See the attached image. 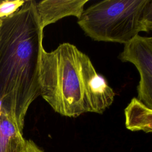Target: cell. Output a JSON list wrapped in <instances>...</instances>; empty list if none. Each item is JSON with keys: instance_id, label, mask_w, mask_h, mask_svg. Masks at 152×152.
I'll list each match as a JSON object with an SVG mask.
<instances>
[{"instance_id": "obj_7", "label": "cell", "mask_w": 152, "mask_h": 152, "mask_svg": "<svg viewBox=\"0 0 152 152\" xmlns=\"http://www.w3.org/2000/svg\"><path fill=\"white\" fill-rule=\"evenodd\" d=\"M125 125L132 131H152V109L137 98L134 97L124 110Z\"/></svg>"}, {"instance_id": "obj_8", "label": "cell", "mask_w": 152, "mask_h": 152, "mask_svg": "<svg viewBox=\"0 0 152 152\" xmlns=\"http://www.w3.org/2000/svg\"><path fill=\"white\" fill-rule=\"evenodd\" d=\"M26 1H0V19L7 17L17 11L24 4Z\"/></svg>"}, {"instance_id": "obj_10", "label": "cell", "mask_w": 152, "mask_h": 152, "mask_svg": "<svg viewBox=\"0 0 152 152\" xmlns=\"http://www.w3.org/2000/svg\"><path fill=\"white\" fill-rule=\"evenodd\" d=\"M1 20L0 19V25H1Z\"/></svg>"}, {"instance_id": "obj_5", "label": "cell", "mask_w": 152, "mask_h": 152, "mask_svg": "<svg viewBox=\"0 0 152 152\" xmlns=\"http://www.w3.org/2000/svg\"><path fill=\"white\" fill-rule=\"evenodd\" d=\"M88 0H43L36 1V9L42 30L50 24L68 16L78 19Z\"/></svg>"}, {"instance_id": "obj_3", "label": "cell", "mask_w": 152, "mask_h": 152, "mask_svg": "<svg viewBox=\"0 0 152 152\" xmlns=\"http://www.w3.org/2000/svg\"><path fill=\"white\" fill-rule=\"evenodd\" d=\"M77 23L94 40L125 44L152 30V1H99L84 10Z\"/></svg>"}, {"instance_id": "obj_1", "label": "cell", "mask_w": 152, "mask_h": 152, "mask_svg": "<svg viewBox=\"0 0 152 152\" xmlns=\"http://www.w3.org/2000/svg\"><path fill=\"white\" fill-rule=\"evenodd\" d=\"M1 20L0 101L23 129L28 107L40 96L43 30L33 0L26 1L17 11Z\"/></svg>"}, {"instance_id": "obj_9", "label": "cell", "mask_w": 152, "mask_h": 152, "mask_svg": "<svg viewBox=\"0 0 152 152\" xmlns=\"http://www.w3.org/2000/svg\"><path fill=\"white\" fill-rule=\"evenodd\" d=\"M24 152H44V151L40 148H39L33 141L31 140H27L26 141V148Z\"/></svg>"}, {"instance_id": "obj_2", "label": "cell", "mask_w": 152, "mask_h": 152, "mask_svg": "<svg viewBox=\"0 0 152 152\" xmlns=\"http://www.w3.org/2000/svg\"><path fill=\"white\" fill-rule=\"evenodd\" d=\"M40 91L55 112L70 118L87 112L102 114L115 95L89 57L69 43L51 52L42 48Z\"/></svg>"}, {"instance_id": "obj_6", "label": "cell", "mask_w": 152, "mask_h": 152, "mask_svg": "<svg viewBox=\"0 0 152 152\" xmlns=\"http://www.w3.org/2000/svg\"><path fill=\"white\" fill-rule=\"evenodd\" d=\"M21 129L0 101V152H24L26 140Z\"/></svg>"}, {"instance_id": "obj_4", "label": "cell", "mask_w": 152, "mask_h": 152, "mask_svg": "<svg viewBox=\"0 0 152 152\" xmlns=\"http://www.w3.org/2000/svg\"><path fill=\"white\" fill-rule=\"evenodd\" d=\"M118 58L137 68L140 76L137 99L152 109V37L137 35L124 44Z\"/></svg>"}]
</instances>
